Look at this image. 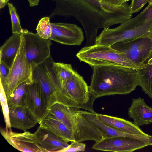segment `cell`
Listing matches in <instances>:
<instances>
[{"instance_id":"cell-20","label":"cell","mask_w":152,"mask_h":152,"mask_svg":"<svg viewBox=\"0 0 152 152\" xmlns=\"http://www.w3.org/2000/svg\"><path fill=\"white\" fill-rule=\"evenodd\" d=\"M97 118L101 122L118 131L129 134L147 135L133 123L123 118L96 113Z\"/></svg>"},{"instance_id":"cell-2","label":"cell","mask_w":152,"mask_h":152,"mask_svg":"<svg viewBox=\"0 0 152 152\" xmlns=\"http://www.w3.org/2000/svg\"><path fill=\"white\" fill-rule=\"evenodd\" d=\"M89 87L96 98L115 95H126L138 86L136 69L119 65L104 64L93 68Z\"/></svg>"},{"instance_id":"cell-15","label":"cell","mask_w":152,"mask_h":152,"mask_svg":"<svg viewBox=\"0 0 152 152\" xmlns=\"http://www.w3.org/2000/svg\"><path fill=\"white\" fill-rule=\"evenodd\" d=\"M78 113L102 134L103 138L115 137H126L138 139L145 142L148 140L147 135L134 134L123 132L109 126L99 120L96 113L78 110Z\"/></svg>"},{"instance_id":"cell-18","label":"cell","mask_w":152,"mask_h":152,"mask_svg":"<svg viewBox=\"0 0 152 152\" xmlns=\"http://www.w3.org/2000/svg\"><path fill=\"white\" fill-rule=\"evenodd\" d=\"M33 135L38 143L47 152H57L69 145L51 131L40 126Z\"/></svg>"},{"instance_id":"cell-33","label":"cell","mask_w":152,"mask_h":152,"mask_svg":"<svg viewBox=\"0 0 152 152\" xmlns=\"http://www.w3.org/2000/svg\"><path fill=\"white\" fill-rule=\"evenodd\" d=\"M29 6L30 7H33L37 6L40 0H27Z\"/></svg>"},{"instance_id":"cell-27","label":"cell","mask_w":152,"mask_h":152,"mask_svg":"<svg viewBox=\"0 0 152 152\" xmlns=\"http://www.w3.org/2000/svg\"><path fill=\"white\" fill-rule=\"evenodd\" d=\"M0 101L4 122L5 128L12 129L10 126L9 117V108L7 99L2 85L0 83Z\"/></svg>"},{"instance_id":"cell-19","label":"cell","mask_w":152,"mask_h":152,"mask_svg":"<svg viewBox=\"0 0 152 152\" xmlns=\"http://www.w3.org/2000/svg\"><path fill=\"white\" fill-rule=\"evenodd\" d=\"M39 124L66 142L75 141L72 130L49 112Z\"/></svg>"},{"instance_id":"cell-34","label":"cell","mask_w":152,"mask_h":152,"mask_svg":"<svg viewBox=\"0 0 152 152\" xmlns=\"http://www.w3.org/2000/svg\"><path fill=\"white\" fill-rule=\"evenodd\" d=\"M7 4L6 3V0H0V8L4 7Z\"/></svg>"},{"instance_id":"cell-14","label":"cell","mask_w":152,"mask_h":152,"mask_svg":"<svg viewBox=\"0 0 152 152\" xmlns=\"http://www.w3.org/2000/svg\"><path fill=\"white\" fill-rule=\"evenodd\" d=\"M23 104L39 122L48 114L49 109L45 96L40 85L36 81H33L31 84Z\"/></svg>"},{"instance_id":"cell-5","label":"cell","mask_w":152,"mask_h":152,"mask_svg":"<svg viewBox=\"0 0 152 152\" xmlns=\"http://www.w3.org/2000/svg\"><path fill=\"white\" fill-rule=\"evenodd\" d=\"M78 109L57 102L50 107L49 112L72 130L75 141L92 140L96 130L78 113Z\"/></svg>"},{"instance_id":"cell-7","label":"cell","mask_w":152,"mask_h":152,"mask_svg":"<svg viewBox=\"0 0 152 152\" xmlns=\"http://www.w3.org/2000/svg\"><path fill=\"white\" fill-rule=\"evenodd\" d=\"M21 35L24 40L25 55L32 72L37 66L51 56L50 47L52 43L50 39L42 38L37 33L27 29H24Z\"/></svg>"},{"instance_id":"cell-6","label":"cell","mask_w":152,"mask_h":152,"mask_svg":"<svg viewBox=\"0 0 152 152\" xmlns=\"http://www.w3.org/2000/svg\"><path fill=\"white\" fill-rule=\"evenodd\" d=\"M76 56L80 61L94 67L102 65H121L136 69L138 68L131 62L123 53L110 46L95 44L82 48Z\"/></svg>"},{"instance_id":"cell-25","label":"cell","mask_w":152,"mask_h":152,"mask_svg":"<svg viewBox=\"0 0 152 152\" xmlns=\"http://www.w3.org/2000/svg\"><path fill=\"white\" fill-rule=\"evenodd\" d=\"M49 17H44L39 21L36 30L39 36L45 39H49L52 34V27Z\"/></svg>"},{"instance_id":"cell-23","label":"cell","mask_w":152,"mask_h":152,"mask_svg":"<svg viewBox=\"0 0 152 152\" xmlns=\"http://www.w3.org/2000/svg\"><path fill=\"white\" fill-rule=\"evenodd\" d=\"M32 81L31 79H28L16 87L7 99L9 109L23 104L29 87Z\"/></svg>"},{"instance_id":"cell-36","label":"cell","mask_w":152,"mask_h":152,"mask_svg":"<svg viewBox=\"0 0 152 152\" xmlns=\"http://www.w3.org/2000/svg\"><path fill=\"white\" fill-rule=\"evenodd\" d=\"M9 1V0H6V4H7V3Z\"/></svg>"},{"instance_id":"cell-22","label":"cell","mask_w":152,"mask_h":152,"mask_svg":"<svg viewBox=\"0 0 152 152\" xmlns=\"http://www.w3.org/2000/svg\"><path fill=\"white\" fill-rule=\"evenodd\" d=\"M136 70L138 86L152 100V54Z\"/></svg>"},{"instance_id":"cell-31","label":"cell","mask_w":152,"mask_h":152,"mask_svg":"<svg viewBox=\"0 0 152 152\" xmlns=\"http://www.w3.org/2000/svg\"><path fill=\"white\" fill-rule=\"evenodd\" d=\"M141 12L147 22H152V5L149 4Z\"/></svg>"},{"instance_id":"cell-9","label":"cell","mask_w":152,"mask_h":152,"mask_svg":"<svg viewBox=\"0 0 152 152\" xmlns=\"http://www.w3.org/2000/svg\"><path fill=\"white\" fill-rule=\"evenodd\" d=\"M110 47L123 53L127 59L138 68L152 54V38L139 37L117 42Z\"/></svg>"},{"instance_id":"cell-32","label":"cell","mask_w":152,"mask_h":152,"mask_svg":"<svg viewBox=\"0 0 152 152\" xmlns=\"http://www.w3.org/2000/svg\"><path fill=\"white\" fill-rule=\"evenodd\" d=\"M102 2L114 6H119L129 0H99Z\"/></svg>"},{"instance_id":"cell-30","label":"cell","mask_w":152,"mask_h":152,"mask_svg":"<svg viewBox=\"0 0 152 152\" xmlns=\"http://www.w3.org/2000/svg\"><path fill=\"white\" fill-rule=\"evenodd\" d=\"M131 0V2L129 7L131 12L133 13L139 11L150 0Z\"/></svg>"},{"instance_id":"cell-3","label":"cell","mask_w":152,"mask_h":152,"mask_svg":"<svg viewBox=\"0 0 152 152\" xmlns=\"http://www.w3.org/2000/svg\"><path fill=\"white\" fill-rule=\"evenodd\" d=\"M142 37L152 38V22H147L141 12L116 28H104L97 37L95 44L110 46L117 42Z\"/></svg>"},{"instance_id":"cell-4","label":"cell","mask_w":152,"mask_h":152,"mask_svg":"<svg viewBox=\"0 0 152 152\" xmlns=\"http://www.w3.org/2000/svg\"><path fill=\"white\" fill-rule=\"evenodd\" d=\"M96 99L90 93L83 77L76 71L70 79L59 85L56 92V103L93 113H96L93 104Z\"/></svg>"},{"instance_id":"cell-11","label":"cell","mask_w":152,"mask_h":152,"mask_svg":"<svg viewBox=\"0 0 152 152\" xmlns=\"http://www.w3.org/2000/svg\"><path fill=\"white\" fill-rule=\"evenodd\" d=\"M150 143L129 137H115L102 138L92 146L93 149L116 152H132L148 146Z\"/></svg>"},{"instance_id":"cell-24","label":"cell","mask_w":152,"mask_h":152,"mask_svg":"<svg viewBox=\"0 0 152 152\" xmlns=\"http://www.w3.org/2000/svg\"><path fill=\"white\" fill-rule=\"evenodd\" d=\"M53 69L58 82V89L59 85L70 79L75 71L70 64L61 62H54Z\"/></svg>"},{"instance_id":"cell-16","label":"cell","mask_w":152,"mask_h":152,"mask_svg":"<svg viewBox=\"0 0 152 152\" xmlns=\"http://www.w3.org/2000/svg\"><path fill=\"white\" fill-rule=\"evenodd\" d=\"M9 117L11 128L24 132L34 127L39 121L25 105L9 109Z\"/></svg>"},{"instance_id":"cell-28","label":"cell","mask_w":152,"mask_h":152,"mask_svg":"<svg viewBox=\"0 0 152 152\" xmlns=\"http://www.w3.org/2000/svg\"><path fill=\"white\" fill-rule=\"evenodd\" d=\"M86 145L81 142L76 141L71 142L70 145L66 148L57 151V152H73L84 151Z\"/></svg>"},{"instance_id":"cell-21","label":"cell","mask_w":152,"mask_h":152,"mask_svg":"<svg viewBox=\"0 0 152 152\" xmlns=\"http://www.w3.org/2000/svg\"><path fill=\"white\" fill-rule=\"evenodd\" d=\"M21 35L12 34L0 48V61L10 68L19 48Z\"/></svg>"},{"instance_id":"cell-17","label":"cell","mask_w":152,"mask_h":152,"mask_svg":"<svg viewBox=\"0 0 152 152\" xmlns=\"http://www.w3.org/2000/svg\"><path fill=\"white\" fill-rule=\"evenodd\" d=\"M128 115L136 126H141L152 123V108L145 102L144 98L132 99L128 109Z\"/></svg>"},{"instance_id":"cell-13","label":"cell","mask_w":152,"mask_h":152,"mask_svg":"<svg viewBox=\"0 0 152 152\" xmlns=\"http://www.w3.org/2000/svg\"><path fill=\"white\" fill-rule=\"evenodd\" d=\"M2 135L16 149L24 152H47L37 142L33 135L29 132L23 133L13 132L12 129L0 128Z\"/></svg>"},{"instance_id":"cell-35","label":"cell","mask_w":152,"mask_h":152,"mask_svg":"<svg viewBox=\"0 0 152 152\" xmlns=\"http://www.w3.org/2000/svg\"><path fill=\"white\" fill-rule=\"evenodd\" d=\"M149 4L152 5V0H150L148 2Z\"/></svg>"},{"instance_id":"cell-12","label":"cell","mask_w":152,"mask_h":152,"mask_svg":"<svg viewBox=\"0 0 152 152\" xmlns=\"http://www.w3.org/2000/svg\"><path fill=\"white\" fill-rule=\"evenodd\" d=\"M52 34L49 39L69 45H80L84 39L82 29L77 25L62 23H51Z\"/></svg>"},{"instance_id":"cell-8","label":"cell","mask_w":152,"mask_h":152,"mask_svg":"<svg viewBox=\"0 0 152 152\" xmlns=\"http://www.w3.org/2000/svg\"><path fill=\"white\" fill-rule=\"evenodd\" d=\"M54 61L51 56L37 66L31 74L32 81L37 82L45 96L49 109L56 101V92L58 90V82L54 73Z\"/></svg>"},{"instance_id":"cell-1","label":"cell","mask_w":152,"mask_h":152,"mask_svg":"<svg viewBox=\"0 0 152 152\" xmlns=\"http://www.w3.org/2000/svg\"><path fill=\"white\" fill-rule=\"evenodd\" d=\"M54 9L50 18L56 16L74 17L80 23L86 38V46L95 44L98 29L108 28L131 18L132 13L126 3L119 6L103 3L99 0H52Z\"/></svg>"},{"instance_id":"cell-26","label":"cell","mask_w":152,"mask_h":152,"mask_svg":"<svg viewBox=\"0 0 152 152\" xmlns=\"http://www.w3.org/2000/svg\"><path fill=\"white\" fill-rule=\"evenodd\" d=\"M7 5L11 18L12 34L21 35L23 33L24 29L22 28L16 8L11 3L8 2Z\"/></svg>"},{"instance_id":"cell-29","label":"cell","mask_w":152,"mask_h":152,"mask_svg":"<svg viewBox=\"0 0 152 152\" xmlns=\"http://www.w3.org/2000/svg\"><path fill=\"white\" fill-rule=\"evenodd\" d=\"M10 68L5 63L0 62V83L3 87L5 84L10 71Z\"/></svg>"},{"instance_id":"cell-10","label":"cell","mask_w":152,"mask_h":152,"mask_svg":"<svg viewBox=\"0 0 152 152\" xmlns=\"http://www.w3.org/2000/svg\"><path fill=\"white\" fill-rule=\"evenodd\" d=\"M31 73L25 55L24 40L22 36L19 48L10 68L5 84L2 86L7 99L18 86L28 79L31 80Z\"/></svg>"}]
</instances>
